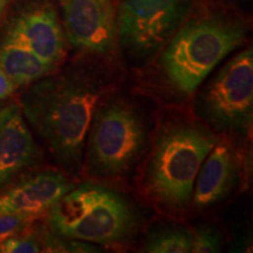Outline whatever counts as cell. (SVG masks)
<instances>
[{
	"mask_svg": "<svg viewBox=\"0 0 253 253\" xmlns=\"http://www.w3.org/2000/svg\"><path fill=\"white\" fill-rule=\"evenodd\" d=\"M38 156L39 150L19 104L0 109V189L34 164Z\"/></svg>",
	"mask_w": 253,
	"mask_h": 253,
	"instance_id": "11",
	"label": "cell"
},
{
	"mask_svg": "<svg viewBox=\"0 0 253 253\" xmlns=\"http://www.w3.org/2000/svg\"><path fill=\"white\" fill-rule=\"evenodd\" d=\"M223 239L220 232L213 226H202L192 231L191 252L216 253L221 251Z\"/></svg>",
	"mask_w": 253,
	"mask_h": 253,
	"instance_id": "15",
	"label": "cell"
},
{
	"mask_svg": "<svg viewBox=\"0 0 253 253\" xmlns=\"http://www.w3.org/2000/svg\"><path fill=\"white\" fill-rule=\"evenodd\" d=\"M101 95L102 86L96 78L69 69L33 82L21 95L19 107L55 160L77 172Z\"/></svg>",
	"mask_w": 253,
	"mask_h": 253,
	"instance_id": "1",
	"label": "cell"
},
{
	"mask_svg": "<svg viewBox=\"0 0 253 253\" xmlns=\"http://www.w3.org/2000/svg\"><path fill=\"white\" fill-rule=\"evenodd\" d=\"M41 251L42 246L32 233H18L0 243V253H37Z\"/></svg>",
	"mask_w": 253,
	"mask_h": 253,
	"instance_id": "16",
	"label": "cell"
},
{
	"mask_svg": "<svg viewBox=\"0 0 253 253\" xmlns=\"http://www.w3.org/2000/svg\"><path fill=\"white\" fill-rule=\"evenodd\" d=\"M248 27L239 18L209 13L181 25L164 46L161 74L173 93L194 94L219 63L245 40Z\"/></svg>",
	"mask_w": 253,
	"mask_h": 253,
	"instance_id": "2",
	"label": "cell"
},
{
	"mask_svg": "<svg viewBox=\"0 0 253 253\" xmlns=\"http://www.w3.org/2000/svg\"><path fill=\"white\" fill-rule=\"evenodd\" d=\"M36 217L23 214H0V243L18 233L25 232Z\"/></svg>",
	"mask_w": 253,
	"mask_h": 253,
	"instance_id": "17",
	"label": "cell"
},
{
	"mask_svg": "<svg viewBox=\"0 0 253 253\" xmlns=\"http://www.w3.org/2000/svg\"><path fill=\"white\" fill-rule=\"evenodd\" d=\"M47 212L54 235L100 245L126 242L138 225L134 208L123 196L91 183L75 185Z\"/></svg>",
	"mask_w": 253,
	"mask_h": 253,
	"instance_id": "4",
	"label": "cell"
},
{
	"mask_svg": "<svg viewBox=\"0 0 253 253\" xmlns=\"http://www.w3.org/2000/svg\"><path fill=\"white\" fill-rule=\"evenodd\" d=\"M189 7L190 0H121L116 37L131 58H149L171 39Z\"/></svg>",
	"mask_w": 253,
	"mask_h": 253,
	"instance_id": "7",
	"label": "cell"
},
{
	"mask_svg": "<svg viewBox=\"0 0 253 253\" xmlns=\"http://www.w3.org/2000/svg\"><path fill=\"white\" fill-rule=\"evenodd\" d=\"M218 140L202 123L175 119L161 126L145 170L151 198L170 210H183L192 199L196 177Z\"/></svg>",
	"mask_w": 253,
	"mask_h": 253,
	"instance_id": "3",
	"label": "cell"
},
{
	"mask_svg": "<svg viewBox=\"0 0 253 253\" xmlns=\"http://www.w3.org/2000/svg\"><path fill=\"white\" fill-rule=\"evenodd\" d=\"M61 172L47 170L23 179L0 195V214H23L38 218L74 188Z\"/></svg>",
	"mask_w": 253,
	"mask_h": 253,
	"instance_id": "10",
	"label": "cell"
},
{
	"mask_svg": "<svg viewBox=\"0 0 253 253\" xmlns=\"http://www.w3.org/2000/svg\"><path fill=\"white\" fill-rule=\"evenodd\" d=\"M192 231L182 226H161L151 231L143 246L149 253H188L191 252Z\"/></svg>",
	"mask_w": 253,
	"mask_h": 253,
	"instance_id": "14",
	"label": "cell"
},
{
	"mask_svg": "<svg viewBox=\"0 0 253 253\" xmlns=\"http://www.w3.org/2000/svg\"><path fill=\"white\" fill-rule=\"evenodd\" d=\"M238 178L235 154L226 143H216L202 164L196 177L192 202L204 209L223 201L231 194Z\"/></svg>",
	"mask_w": 253,
	"mask_h": 253,
	"instance_id": "12",
	"label": "cell"
},
{
	"mask_svg": "<svg viewBox=\"0 0 253 253\" xmlns=\"http://www.w3.org/2000/svg\"><path fill=\"white\" fill-rule=\"evenodd\" d=\"M0 67L17 87L33 84L54 69L25 46L6 38L0 43Z\"/></svg>",
	"mask_w": 253,
	"mask_h": 253,
	"instance_id": "13",
	"label": "cell"
},
{
	"mask_svg": "<svg viewBox=\"0 0 253 253\" xmlns=\"http://www.w3.org/2000/svg\"><path fill=\"white\" fill-rule=\"evenodd\" d=\"M66 38L74 48L109 55L115 47L113 0H59Z\"/></svg>",
	"mask_w": 253,
	"mask_h": 253,
	"instance_id": "8",
	"label": "cell"
},
{
	"mask_svg": "<svg viewBox=\"0 0 253 253\" xmlns=\"http://www.w3.org/2000/svg\"><path fill=\"white\" fill-rule=\"evenodd\" d=\"M197 108L218 131L243 132L253 118V52L251 47L232 56L198 96Z\"/></svg>",
	"mask_w": 253,
	"mask_h": 253,
	"instance_id": "6",
	"label": "cell"
},
{
	"mask_svg": "<svg viewBox=\"0 0 253 253\" xmlns=\"http://www.w3.org/2000/svg\"><path fill=\"white\" fill-rule=\"evenodd\" d=\"M87 137L90 171L101 177H120L143 154L148 130L135 104L116 97L97 104Z\"/></svg>",
	"mask_w": 253,
	"mask_h": 253,
	"instance_id": "5",
	"label": "cell"
},
{
	"mask_svg": "<svg viewBox=\"0 0 253 253\" xmlns=\"http://www.w3.org/2000/svg\"><path fill=\"white\" fill-rule=\"evenodd\" d=\"M9 0H0V21H1L2 15H4L6 8H7Z\"/></svg>",
	"mask_w": 253,
	"mask_h": 253,
	"instance_id": "19",
	"label": "cell"
},
{
	"mask_svg": "<svg viewBox=\"0 0 253 253\" xmlns=\"http://www.w3.org/2000/svg\"><path fill=\"white\" fill-rule=\"evenodd\" d=\"M55 68L65 58V37L55 8L48 2L21 11L5 34Z\"/></svg>",
	"mask_w": 253,
	"mask_h": 253,
	"instance_id": "9",
	"label": "cell"
},
{
	"mask_svg": "<svg viewBox=\"0 0 253 253\" xmlns=\"http://www.w3.org/2000/svg\"><path fill=\"white\" fill-rule=\"evenodd\" d=\"M17 89L18 87L9 80L2 68L0 67V100L7 99L11 95H13Z\"/></svg>",
	"mask_w": 253,
	"mask_h": 253,
	"instance_id": "18",
	"label": "cell"
}]
</instances>
